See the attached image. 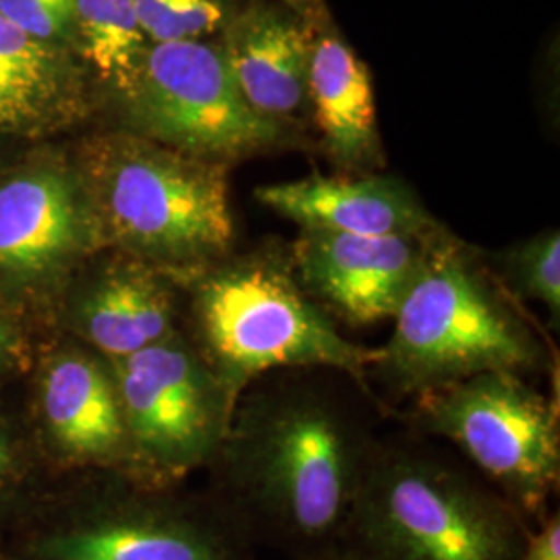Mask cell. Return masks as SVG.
Here are the masks:
<instances>
[{"instance_id": "cell-1", "label": "cell", "mask_w": 560, "mask_h": 560, "mask_svg": "<svg viewBox=\"0 0 560 560\" xmlns=\"http://www.w3.org/2000/svg\"><path fill=\"white\" fill-rule=\"evenodd\" d=\"M374 448L370 430L332 388L298 372L270 374L235 405L212 460L217 501L254 544L316 559L347 538Z\"/></svg>"}, {"instance_id": "cell-2", "label": "cell", "mask_w": 560, "mask_h": 560, "mask_svg": "<svg viewBox=\"0 0 560 560\" xmlns=\"http://www.w3.org/2000/svg\"><path fill=\"white\" fill-rule=\"evenodd\" d=\"M552 370V349L520 301L467 243L444 226L430 241L393 335L370 372L397 399L486 372L536 376Z\"/></svg>"}, {"instance_id": "cell-3", "label": "cell", "mask_w": 560, "mask_h": 560, "mask_svg": "<svg viewBox=\"0 0 560 560\" xmlns=\"http://www.w3.org/2000/svg\"><path fill=\"white\" fill-rule=\"evenodd\" d=\"M180 287L187 337L235 399L270 374L300 370H330L372 393L378 349L347 339L305 293L289 247L233 249Z\"/></svg>"}, {"instance_id": "cell-4", "label": "cell", "mask_w": 560, "mask_h": 560, "mask_svg": "<svg viewBox=\"0 0 560 560\" xmlns=\"http://www.w3.org/2000/svg\"><path fill=\"white\" fill-rule=\"evenodd\" d=\"M85 187L102 245L179 282L235 249L229 166L145 138L94 150Z\"/></svg>"}, {"instance_id": "cell-5", "label": "cell", "mask_w": 560, "mask_h": 560, "mask_svg": "<svg viewBox=\"0 0 560 560\" xmlns=\"http://www.w3.org/2000/svg\"><path fill=\"white\" fill-rule=\"evenodd\" d=\"M532 527L480 476L376 442L342 546L365 560H521Z\"/></svg>"}, {"instance_id": "cell-6", "label": "cell", "mask_w": 560, "mask_h": 560, "mask_svg": "<svg viewBox=\"0 0 560 560\" xmlns=\"http://www.w3.org/2000/svg\"><path fill=\"white\" fill-rule=\"evenodd\" d=\"M413 416L421 430L455 444L532 525L550 513L560 480L559 402L527 376L486 372L453 382L416 397Z\"/></svg>"}, {"instance_id": "cell-7", "label": "cell", "mask_w": 560, "mask_h": 560, "mask_svg": "<svg viewBox=\"0 0 560 560\" xmlns=\"http://www.w3.org/2000/svg\"><path fill=\"white\" fill-rule=\"evenodd\" d=\"M127 102L145 140L224 166L279 148L291 131L247 104L219 42L150 44Z\"/></svg>"}, {"instance_id": "cell-8", "label": "cell", "mask_w": 560, "mask_h": 560, "mask_svg": "<svg viewBox=\"0 0 560 560\" xmlns=\"http://www.w3.org/2000/svg\"><path fill=\"white\" fill-rule=\"evenodd\" d=\"M108 363L141 474L171 480L214 460L237 399L187 332Z\"/></svg>"}, {"instance_id": "cell-9", "label": "cell", "mask_w": 560, "mask_h": 560, "mask_svg": "<svg viewBox=\"0 0 560 560\" xmlns=\"http://www.w3.org/2000/svg\"><path fill=\"white\" fill-rule=\"evenodd\" d=\"M254 541L221 502L125 497L42 541V560H254Z\"/></svg>"}, {"instance_id": "cell-10", "label": "cell", "mask_w": 560, "mask_h": 560, "mask_svg": "<svg viewBox=\"0 0 560 560\" xmlns=\"http://www.w3.org/2000/svg\"><path fill=\"white\" fill-rule=\"evenodd\" d=\"M441 229L381 237L300 231L289 256L301 287L330 320L365 328L393 322Z\"/></svg>"}, {"instance_id": "cell-11", "label": "cell", "mask_w": 560, "mask_h": 560, "mask_svg": "<svg viewBox=\"0 0 560 560\" xmlns=\"http://www.w3.org/2000/svg\"><path fill=\"white\" fill-rule=\"evenodd\" d=\"M85 180L38 166L0 183V280L30 287L57 279L101 247Z\"/></svg>"}, {"instance_id": "cell-12", "label": "cell", "mask_w": 560, "mask_h": 560, "mask_svg": "<svg viewBox=\"0 0 560 560\" xmlns=\"http://www.w3.org/2000/svg\"><path fill=\"white\" fill-rule=\"evenodd\" d=\"M316 23L277 2L252 0L222 27L219 46L243 98L287 129L307 104Z\"/></svg>"}, {"instance_id": "cell-13", "label": "cell", "mask_w": 560, "mask_h": 560, "mask_svg": "<svg viewBox=\"0 0 560 560\" xmlns=\"http://www.w3.org/2000/svg\"><path fill=\"white\" fill-rule=\"evenodd\" d=\"M256 200L300 231L381 237L428 235L442 226L407 183L378 173H314L258 187Z\"/></svg>"}, {"instance_id": "cell-14", "label": "cell", "mask_w": 560, "mask_h": 560, "mask_svg": "<svg viewBox=\"0 0 560 560\" xmlns=\"http://www.w3.org/2000/svg\"><path fill=\"white\" fill-rule=\"evenodd\" d=\"M179 280L120 254L81 293V337L106 361H119L180 332Z\"/></svg>"}, {"instance_id": "cell-15", "label": "cell", "mask_w": 560, "mask_h": 560, "mask_svg": "<svg viewBox=\"0 0 560 560\" xmlns=\"http://www.w3.org/2000/svg\"><path fill=\"white\" fill-rule=\"evenodd\" d=\"M307 104L324 154L342 173H376L384 164L374 85L365 62L335 27L316 23Z\"/></svg>"}, {"instance_id": "cell-16", "label": "cell", "mask_w": 560, "mask_h": 560, "mask_svg": "<svg viewBox=\"0 0 560 560\" xmlns=\"http://www.w3.org/2000/svg\"><path fill=\"white\" fill-rule=\"evenodd\" d=\"M44 418L60 451L88 463L131 459L117 382L98 353H65L42 382Z\"/></svg>"}, {"instance_id": "cell-17", "label": "cell", "mask_w": 560, "mask_h": 560, "mask_svg": "<svg viewBox=\"0 0 560 560\" xmlns=\"http://www.w3.org/2000/svg\"><path fill=\"white\" fill-rule=\"evenodd\" d=\"M67 92V71L48 42L34 40L0 15V127L44 119Z\"/></svg>"}, {"instance_id": "cell-18", "label": "cell", "mask_w": 560, "mask_h": 560, "mask_svg": "<svg viewBox=\"0 0 560 560\" xmlns=\"http://www.w3.org/2000/svg\"><path fill=\"white\" fill-rule=\"evenodd\" d=\"M73 27L85 60L127 101L150 50L133 0H75Z\"/></svg>"}, {"instance_id": "cell-19", "label": "cell", "mask_w": 560, "mask_h": 560, "mask_svg": "<svg viewBox=\"0 0 560 560\" xmlns=\"http://www.w3.org/2000/svg\"><path fill=\"white\" fill-rule=\"evenodd\" d=\"M509 295L521 305L538 303L550 326L560 322V235L557 229L521 241L490 266Z\"/></svg>"}, {"instance_id": "cell-20", "label": "cell", "mask_w": 560, "mask_h": 560, "mask_svg": "<svg viewBox=\"0 0 560 560\" xmlns=\"http://www.w3.org/2000/svg\"><path fill=\"white\" fill-rule=\"evenodd\" d=\"M150 44L206 40L237 11L235 0H133Z\"/></svg>"}, {"instance_id": "cell-21", "label": "cell", "mask_w": 560, "mask_h": 560, "mask_svg": "<svg viewBox=\"0 0 560 560\" xmlns=\"http://www.w3.org/2000/svg\"><path fill=\"white\" fill-rule=\"evenodd\" d=\"M0 15L34 40H55L73 27L75 0H0Z\"/></svg>"}, {"instance_id": "cell-22", "label": "cell", "mask_w": 560, "mask_h": 560, "mask_svg": "<svg viewBox=\"0 0 560 560\" xmlns=\"http://www.w3.org/2000/svg\"><path fill=\"white\" fill-rule=\"evenodd\" d=\"M521 560H560L559 513H548L532 527Z\"/></svg>"}, {"instance_id": "cell-23", "label": "cell", "mask_w": 560, "mask_h": 560, "mask_svg": "<svg viewBox=\"0 0 560 560\" xmlns=\"http://www.w3.org/2000/svg\"><path fill=\"white\" fill-rule=\"evenodd\" d=\"M270 2H277L287 7L289 11L298 13L303 20L307 21H320L326 15V7H324V0H270Z\"/></svg>"}, {"instance_id": "cell-24", "label": "cell", "mask_w": 560, "mask_h": 560, "mask_svg": "<svg viewBox=\"0 0 560 560\" xmlns=\"http://www.w3.org/2000/svg\"><path fill=\"white\" fill-rule=\"evenodd\" d=\"M307 560H365L363 557H360L358 552H353L351 548H347V546H340L337 550H330V552H326V555H320V557H316V559H307Z\"/></svg>"}, {"instance_id": "cell-25", "label": "cell", "mask_w": 560, "mask_h": 560, "mask_svg": "<svg viewBox=\"0 0 560 560\" xmlns=\"http://www.w3.org/2000/svg\"><path fill=\"white\" fill-rule=\"evenodd\" d=\"M9 469H11V448L4 441V436L0 434V483L7 478Z\"/></svg>"}, {"instance_id": "cell-26", "label": "cell", "mask_w": 560, "mask_h": 560, "mask_svg": "<svg viewBox=\"0 0 560 560\" xmlns=\"http://www.w3.org/2000/svg\"><path fill=\"white\" fill-rule=\"evenodd\" d=\"M11 351V332L7 324L0 320V358H4Z\"/></svg>"}]
</instances>
